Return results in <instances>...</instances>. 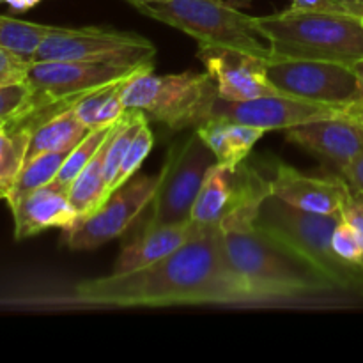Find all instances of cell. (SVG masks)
<instances>
[{
  "label": "cell",
  "mask_w": 363,
  "mask_h": 363,
  "mask_svg": "<svg viewBox=\"0 0 363 363\" xmlns=\"http://www.w3.org/2000/svg\"><path fill=\"white\" fill-rule=\"evenodd\" d=\"M264 303L230 268L222 227L204 225L174 254L128 273L74 284L48 301L60 308H160Z\"/></svg>",
  "instance_id": "obj_1"
},
{
  "label": "cell",
  "mask_w": 363,
  "mask_h": 363,
  "mask_svg": "<svg viewBox=\"0 0 363 363\" xmlns=\"http://www.w3.org/2000/svg\"><path fill=\"white\" fill-rule=\"evenodd\" d=\"M264 199L234 209L220 223L230 268L264 303L312 300L340 293L307 259L254 225Z\"/></svg>",
  "instance_id": "obj_2"
},
{
  "label": "cell",
  "mask_w": 363,
  "mask_h": 363,
  "mask_svg": "<svg viewBox=\"0 0 363 363\" xmlns=\"http://www.w3.org/2000/svg\"><path fill=\"white\" fill-rule=\"evenodd\" d=\"M269 60H326L353 66L363 59V21L351 13L286 9L255 16Z\"/></svg>",
  "instance_id": "obj_3"
},
{
  "label": "cell",
  "mask_w": 363,
  "mask_h": 363,
  "mask_svg": "<svg viewBox=\"0 0 363 363\" xmlns=\"http://www.w3.org/2000/svg\"><path fill=\"white\" fill-rule=\"evenodd\" d=\"M340 220V213L305 211L269 194L259 206L254 225L307 259L340 293L363 296V268L342 261L332 248Z\"/></svg>",
  "instance_id": "obj_4"
},
{
  "label": "cell",
  "mask_w": 363,
  "mask_h": 363,
  "mask_svg": "<svg viewBox=\"0 0 363 363\" xmlns=\"http://www.w3.org/2000/svg\"><path fill=\"white\" fill-rule=\"evenodd\" d=\"M121 98L126 110H138L147 119L183 131L213 119L218 91L206 71L155 74V67H147L124 82Z\"/></svg>",
  "instance_id": "obj_5"
},
{
  "label": "cell",
  "mask_w": 363,
  "mask_h": 363,
  "mask_svg": "<svg viewBox=\"0 0 363 363\" xmlns=\"http://www.w3.org/2000/svg\"><path fill=\"white\" fill-rule=\"evenodd\" d=\"M142 14L177 28L197 45L222 46L269 60V45L255 16L223 0H162L138 7Z\"/></svg>",
  "instance_id": "obj_6"
},
{
  "label": "cell",
  "mask_w": 363,
  "mask_h": 363,
  "mask_svg": "<svg viewBox=\"0 0 363 363\" xmlns=\"http://www.w3.org/2000/svg\"><path fill=\"white\" fill-rule=\"evenodd\" d=\"M147 67H155V64L117 66L80 60H34L25 78L30 89V98L20 116H27L46 106L69 108L89 92L126 80Z\"/></svg>",
  "instance_id": "obj_7"
},
{
  "label": "cell",
  "mask_w": 363,
  "mask_h": 363,
  "mask_svg": "<svg viewBox=\"0 0 363 363\" xmlns=\"http://www.w3.org/2000/svg\"><path fill=\"white\" fill-rule=\"evenodd\" d=\"M156 46L137 32L116 28L53 27L35 52L34 60H80L117 66L152 62Z\"/></svg>",
  "instance_id": "obj_8"
},
{
  "label": "cell",
  "mask_w": 363,
  "mask_h": 363,
  "mask_svg": "<svg viewBox=\"0 0 363 363\" xmlns=\"http://www.w3.org/2000/svg\"><path fill=\"white\" fill-rule=\"evenodd\" d=\"M215 163V155L197 131L174 144L162 165L163 181L151 204V216L145 227L190 222L202 181Z\"/></svg>",
  "instance_id": "obj_9"
},
{
  "label": "cell",
  "mask_w": 363,
  "mask_h": 363,
  "mask_svg": "<svg viewBox=\"0 0 363 363\" xmlns=\"http://www.w3.org/2000/svg\"><path fill=\"white\" fill-rule=\"evenodd\" d=\"M162 181V169L152 176L135 174L123 186L113 190L96 211L62 229V243L69 250L80 252L94 250L121 238L152 204Z\"/></svg>",
  "instance_id": "obj_10"
},
{
  "label": "cell",
  "mask_w": 363,
  "mask_h": 363,
  "mask_svg": "<svg viewBox=\"0 0 363 363\" xmlns=\"http://www.w3.org/2000/svg\"><path fill=\"white\" fill-rule=\"evenodd\" d=\"M266 74L280 94L326 105H347L357 91V74L347 64L268 60Z\"/></svg>",
  "instance_id": "obj_11"
},
{
  "label": "cell",
  "mask_w": 363,
  "mask_h": 363,
  "mask_svg": "<svg viewBox=\"0 0 363 363\" xmlns=\"http://www.w3.org/2000/svg\"><path fill=\"white\" fill-rule=\"evenodd\" d=\"M269 194V179L247 160L234 170L215 163L202 181L190 220L199 225H218L234 209Z\"/></svg>",
  "instance_id": "obj_12"
},
{
  "label": "cell",
  "mask_w": 363,
  "mask_h": 363,
  "mask_svg": "<svg viewBox=\"0 0 363 363\" xmlns=\"http://www.w3.org/2000/svg\"><path fill=\"white\" fill-rule=\"evenodd\" d=\"M344 108L346 105H326V103L273 94L247 99V101H227V99L218 98L215 103L213 117L227 121V123H241L272 131L287 130V128L318 119L344 116Z\"/></svg>",
  "instance_id": "obj_13"
},
{
  "label": "cell",
  "mask_w": 363,
  "mask_h": 363,
  "mask_svg": "<svg viewBox=\"0 0 363 363\" xmlns=\"http://www.w3.org/2000/svg\"><path fill=\"white\" fill-rule=\"evenodd\" d=\"M197 57L204 64L206 73L215 80L218 98L227 101H247L280 94L268 80L266 59L211 45H199Z\"/></svg>",
  "instance_id": "obj_14"
},
{
  "label": "cell",
  "mask_w": 363,
  "mask_h": 363,
  "mask_svg": "<svg viewBox=\"0 0 363 363\" xmlns=\"http://www.w3.org/2000/svg\"><path fill=\"white\" fill-rule=\"evenodd\" d=\"M287 140L342 172L363 152V131L346 116L318 119L287 128Z\"/></svg>",
  "instance_id": "obj_15"
},
{
  "label": "cell",
  "mask_w": 363,
  "mask_h": 363,
  "mask_svg": "<svg viewBox=\"0 0 363 363\" xmlns=\"http://www.w3.org/2000/svg\"><path fill=\"white\" fill-rule=\"evenodd\" d=\"M272 194L294 208L333 215L340 213L350 184L337 176H308L287 163H277L269 179Z\"/></svg>",
  "instance_id": "obj_16"
},
{
  "label": "cell",
  "mask_w": 363,
  "mask_h": 363,
  "mask_svg": "<svg viewBox=\"0 0 363 363\" xmlns=\"http://www.w3.org/2000/svg\"><path fill=\"white\" fill-rule=\"evenodd\" d=\"M11 213L14 218V238L18 241L52 227L66 229L78 220L77 209L69 201V188L55 179L20 199L11 208Z\"/></svg>",
  "instance_id": "obj_17"
},
{
  "label": "cell",
  "mask_w": 363,
  "mask_h": 363,
  "mask_svg": "<svg viewBox=\"0 0 363 363\" xmlns=\"http://www.w3.org/2000/svg\"><path fill=\"white\" fill-rule=\"evenodd\" d=\"M204 225L195 222L172 223V225L144 227L140 236L124 245L119 257L116 259L112 273H128L138 268L158 262L167 255L174 254L177 248L197 236Z\"/></svg>",
  "instance_id": "obj_18"
},
{
  "label": "cell",
  "mask_w": 363,
  "mask_h": 363,
  "mask_svg": "<svg viewBox=\"0 0 363 363\" xmlns=\"http://www.w3.org/2000/svg\"><path fill=\"white\" fill-rule=\"evenodd\" d=\"M89 131L91 130L84 126L77 117L74 106H69V108L55 113V116H52L45 123L34 128L30 135V142H28L27 160H32L34 156L43 155V152L74 147Z\"/></svg>",
  "instance_id": "obj_19"
},
{
  "label": "cell",
  "mask_w": 363,
  "mask_h": 363,
  "mask_svg": "<svg viewBox=\"0 0 363 363\" xmlns=\"http://www.w3.org/2000/svg\"><path fill=\"white\" fill-rule=\"evenodd\" d=\"M113 130V128H112ZM108 140V138H106ZM106 140L101 147L98 149L91 162L80 170L73 183L69 184V201L73 208L77 209L78 218L91 215L92 211L99 208L103 202L108 197L106 191V181H105V151H106Z\"/></svg>",
  "instance_id": "obj_20"
},
{
  "label": "cell",
  "mask_w": 363,
  "mask_h": 363,
  "mask_svg": "<svg viewBox=\"0 0 363 363\" xmlns=\"http://www.w3.org/2000/svg\"><path fill=\"white\" fill-rule=\"evenodd\" d=\"M71 151H73V147H66L59 149V151L43 152V155L34 156L32 160H27L9 188V195L6 199L9 208H13L20 199H23L30 191L52 183L57 174H59V170L62 169L64 162H66Z\"/></svg>",
  "instance_id": "obj_21"
},
{
  "label": "cell",
  "mask_w": 363,
  "mask_h": 363,
  "mask_svg": "<svg viewBox=\"0 0 363 363\" xmlns=\"http://www.w3.org/2000/svg\"><path fill=\"white\" fill-rule=\"evenodd\" d=\"M52 28L53 25L34 23L0 14V48L11 50L18 55L34 60L39 45L52 32Z\"/></svg>",
  "instance_id": "obj_22"
},
{
  "label": "cell",
  "mask_w": 363,
  "mask_h": 363,
  "mask_svg": "<svg viewBox=\"0 0 363 363\" xmlns=\"http://www.w3.org/2000/svg\"><path fill=\"white\" fill-rule=\"evenodd\" d=\"M32 131L27 128L0 131V184L11 188L27 160Z\"/></svg>",
  "instance_id": "obj_23"
},
{
  "label": "cell",
  "mask_w": 363,
  "mask_h": 363,
  "mask_svg": "<svg viewBox=\"0 0 363 363\" xmlns=\"http://www.w3.org/2000/svg\"><path fill=\"white\" fill-rule=\"evenodd\" d=\"M113 126H116V124H112V126L94 128V130L89 131V133L74 145L73 151L69 152V156H67L66 162H64L62 169L57 174L55 181H59L60 184L69 188V184L73 183L74 177L80 174V170L91 162L92 156H94L96 152H98V149L105 144V140L108 138Z\"/></svg>",
  "instance_id": "obj_24"
},
{
  "label": "cell",
  "mask_w": 363,
  "mask_h": 363,
  "mask_svg": "<svg viewBox=\"0 0 363 363\" xmlns=\"http://www.w3.org/2000/svg\"><path fill=\"white\" fill-rule=\"evenodd\" d=\"M152 145H155V137H152V131L149 128L147 119L142 123V126L138 128V131L135 133L133 140H131L130 147H128L126 155H124L123 163H121L119 174L116 177V183H113L112 191L117 190L119 186H123L126 181H130L131 177L137 174V170L140 169L142 163L145 162V158L151 152Z\"/></svg>",
  "instance_id": "obj_25"
},
{
  "label": "cell",
  "mask_w": 363,
  "mask_h": 363,
  "mask_svg": "<svg viewBox=\"0 0 363 363\" xmlns=\"http://www.w3.org/2000/svg\"><path fill=\"white\" fill-rule=\"evenodd\" d=\"M195 131L199 133V137L204 140V144L211 149V152L215 155V160L218 165L225 167V169H238V162L234 160L233 149H230L229 138H227L225 131V121L222 119H209L208 123L201 124L199 128H195Z\"/></svg>",
  "instance_id": "obj_26"
},
{
  "label": "cell",
  "mask_w": 363,
  "mask_h": 363,
  "mask_svg": "<svg viewBox=\"0 0 363 363\" xmlns=\"http://www.w3.org/2000/svg\"><path fill=\"white\" fill-rule=\"evenodd\" d=\"M332 248L342 261L363 268V245L357 230L347 222L340 220L332 236Z\"/></svg>",
  "instance_id": "obj_27"
},
{
  "label": "cell",
  "mask_w": 363,
  "mask_h": 363,
  "mask_svg": "<svg viewBox=\"0 0 363 363\" xmlns=\"http://www.w3.org/2000/svg\"><path fill=\"white\" fill-rule=\"evenodd\" d=\"M225 131L227 138H229L230 149H233L234 160L238 162V165L248 158V155H250V151L254 149V145L268 133V131L262 130V128L248 126V124L241 123H227V121Z\"/></svg>",
  "instance_id": "obj_28"
},
{
  "label": "cell",
  "mask_w": 363,
  "mask_h": 363,
  "mask_svg": "<svg viewBox=\"0 0 363 363\" xmlns=\"http://www.w3.org/2000/svg\"><path fill=\"white\" fill-rule=\"evenodd\" d=\"M30 98V89L27 82L0 85V119H13L20 116Z\"/></svg>",
  "instance_id": "obj_29"
},
{
  "label": "cell",
  "mask_w": 363,
  "mask_h": 363,
  "mask_svg": "<svg viewBox=\"0 0 363 363\" xmlns=\"http://www.w3.org/2000/svg\"><path fill=\"white\" fill-rule=\"evenodd\" d=\"M32 62L34 60L28 59V57L18 55L11 50L0 48V85L23 82L27 78Z\"/></svg>",
  "instance_id": "obj_30"
},
{
  "label": "cell",
  "mask_w": 363,
  "mask_h": 363,
  "mask_svg": "<svg viewBox=\"0 0 363 363\" xmlns=\"http://www.w3.org/2000/svg\"><path fill=\"white\" fill-rule=\"evenodd\" d=\"M340 216L344 222L350 223L360 236L363 245V191L350 186L344 204L340 208Z\"/></svg>",
  "instance_id": "obj_31"
},
{
  "label": "cell",
  "mask_w": 363,
  "mask_h": 363,
  "mask_svg": "<svg viewBox=\"0 0 363 363\" xmlns=\"http://www.w3.org/2000/svg\"><path fill=\"white\" fill-rule=\"evenodd\" d=\"M291 9L296 11H325V13H351L360 14L357 9L350 6L344 0H291Z\"/></svg>",
  "instance_id": "obj_32"
},
{
  "label": "cell",
  "mask_w": 363,
  "mask_h": 363,
  "mask_svg": "<svg viewBox=\"0 0 363 363\" xmlns=\"http://www.w3.org/2000/svg\"><path fill=\"white\" fill-rule=\"evenodd\" d=\"M340 176L347 181L350 186L363 191V152L340 172Z\"/></svg>",
  "instance_id": "obj_33"
},
{
  "label": "cell",
  "mask_w": 363,
  "mask_h": 363,
  "mask_svg": "<svg viewBox=\"0 0 363 363\" xmlns=\"http://www.w3.org/2000/svg\"><path fill=\"white\" fill-rule=\"evenodd\" d=\"M351 67H353L354 74H357V91H354L351 103L353 105H363V59L354 62Z\"/></svg>",
  "instance_id": "obj_34"
},
{
  "label": "cell",
  "mask_w": 363,
  "mask_h": 363,
  "mask_svg": "<svg viewBox=\"0 0 363 363\" xmlns=\"http://www.w3.org/2000/svg\"><path fill=\"white\" fill-rule=\"evenodd\" d=\"M344 116H346L347 119L354 121L363 131V105H353V103H347L346 108H344Z\"/></svg>",
  "instance_id": "obj_35"
},
{
  "label": "cell",
  "mask_w": 363,
  "mask_h": 363,
  "mask_svg": "<svg viewBox=\"0 0 363 363\" xmlns=\"http://www.w3.org/2000/svg\"><path fill=\"white\" fill-rule=\"evenodd\" d=\"M6 2L9 4L11 9L18 11V13H23V11H28L38 6L41 0H6Z\"/></svg>",
  "instance_id": "obj_36"
},
{
  "label": "cell",
  "mask_w": 363,
  "mask_h": 363,
  "mask_svg": "<svg viewBox=\"0 0 363 363\" xmlns=\"http://www.w3.org/2000/svg\"><path fill=\"white\" fill-rule=\"evenodd\" d=\"M128 4H131V6L133 7H140V6H144V4H151V2H162V0H126Z\"/></svg>",
  "instance_id": "obj_37"
},
{
  "label": "cell",
  "mask_w": 363,
  "mask_h": 363,
  "mask_svg": "<svg viewBox=\"0 0 363 363\" xmlns=\"http://www.w3.org/2000/svg\"><path fill=\"white\" fill-rule=\"evenodd\" d=\"M344 2H347V4H350V6L353 7V9H357V13L360 14V16H363V6H360V4H358V2H354V0H344Z\"/></svg>",
  "instance_id": "obj_38"
},
{
  "label": "cell",
  "mask_w": 363,
  "mask_h": 363,
  "mask_svg": "<svg viewBox=\"0 0 363 363\" xmlns=\"http://www.w3.org/2000/svg\"><path fill=\"white\" fill-rule=\"evenodd\" d=\"M7 195H9V186L0 184V199H7Z\"/></svg>",
  "instance_id": "obj_39"
},
{
  "label": "cell",
  "mask_w": 363,
  "mask_h": 363,
  "mask_svg": "<svg viewBox=\"0 0 363 363\" xmlns=\"http://www.w3.org/2000/svg\"><path fill=\"white\" fill-rule=\"evenodd\" d=\"M6 124H7V119H0V131H2L4 128H6Z\"/></svg>",
  "instance_id": "obj_40"
},
{
  "label": "cell",
  "mask_w": 363,
  "mask_h": 363,
  "mask_svg": "<svg viewBox=\"0 0 363 363\" xmlns=\"http://www.w3.org/2000/svg\"><path fill=\"white\" fill-rule=\"evenodd\" d=\"M354 2H358V4H360V6H363V0H354Z\"/></svg>",
  "instance_id": "obj_41"
},
{
  "label": "cell",
  "mask_w": 363,
  "mask_h": 363,
  "mask_svg": "<svg viewBox=\"0 0 363 363\" xmlns=\"http://www.w3.org/2000/svg\"><path fill=\"white\" fill-rule=\"evenodd\" d=\"M0 2H4V0H0Z\"/></svg>",
  "instance_id": "obj_42"
},
{
  "label": "cell",
  "mask_w": 363,
  "mask_h": 363,
  "mask_svg": "<svg viewBox=\"0 0 363 363\" xmlns=\"http://www.w3.org/2000/svg\"><path fill=\"white\" fill-rule=\"evenodd\" d=\"M362 21H363V16H362Z\"/></svg>",
  "instance_id": "obj_43"
}]
</instances>
